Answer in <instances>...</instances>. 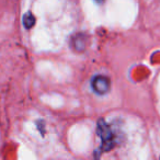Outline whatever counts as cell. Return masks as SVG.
I'll use <instances>...</instances> for the list:
<instances>
[{
    "label": "cell",
    "mask_w": 160,
    "mask_h": 160,
    "mask_svg": "<svg viewBox=\"0 0 160 160\" xmlns=\"http://www.w3.org/2000/svg\"><path fill=\"white\" fill-rule=\"evenodd\" d=\"M94 1H97V2H98V3H101V2H103L104 0H94Z\"/></svg>",
    "instance_id": "obj_5"
},
{
    "label": "cell",
    "mask_w": 160,
    "mask_h": 160,
    "mask_svg": "<svg viewBox=\"0 0 160 160\" xmlns=\"http://www.w3.org/2000/svg\"><path fill=\"white\" fill-rule=\"evenodd\" d=\"M85 46H86L85 36L77 35L76 38H73V47H75L77 51H83Z\"/></svg>",
    "instance_id": "obj_3"
},
{
    "label": "cell",
    "mask_w": 160,
    "mask_h": 160,
    "mask_svg": "<svg viewBox=\"0 0 160 160\" xmlns=\"http://www.w3.org/2000/svg\"><path fill=\"white\" fill-rule=\"evenodd\" d=\"M23 24L27 29H31L34 24H35V18L31 12H28L27 14H24L23 17Z\"/></svg>",
    "instance_id": "obj_4"
},
{
    "label": "cell",
    "mask_w": 160,
    "mask_h": 160,
    "mask_svg": "<svg viewBox=\"0 0 160 160\" xmlns=\"http://www.w3.org/2000/svg\"><path fill=\"white\" fill-rule=\"evenodd\" d=\"M91 87L93 89V91L98 94H105L110 91L111 88V82L110 79L104 76L98 75L96 77L92 78L91 81Z\"/></svg>",
    "instance_id": "obj_2"
},
{
    "label": "cell",
    "mask_w": 160,
    "mask_h": 160,
    "mask_svg": "<svg viewBox=\"0 0 160 160\" xmlns=\"http://www.w3.org/2000/svg\"><path fill=\"white\" fill-rule=\"evenodd\" d=\"M97 133L101 140V149L103 151H109L114 146V135L111 127L104 121H99L97 126Z\"/></svg>",
    "instance_id": "obj_1"
}]
</instances>
